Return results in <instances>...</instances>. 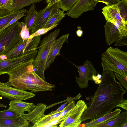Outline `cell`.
Segmentation results:
<instances>
[{
  "label": "cell",
  "mask_w": 127,
  "mask_h": 127,
  "mask_svg": "<svg viewBox=\"0 0 127 127\" xmlns=\"http://www.w3.org/2000/svg\"><path fill=\"white\" fill-rule=\"evenodd\" d=\"M21 116L17 112L9 109L0 111V119H13Z\"/></svg>",
  "instance_id": "4316f807"
},
{
  "label": "cell",
  "mask_w": 127,
  "mask_h": 127,
  "mask_svg": "<svg viewBox=\"0 0 127 127\" xmlns=\"http://www.w3.org/2000/svg\"><path fill=\"white\" fill-rule=\"evenodd\" d=\"M32 59L15 68L8 74L7 83L15 88L22 90H30L35 93L50 91L55 87L37 75L34 71Z\"/></svg>",
  "instance_id": "7a4b0ae2"
},
{
  "label": "cell",
  "mask_w": 127,
  "mask_h": 127,
  "mask_svg": "<svg viewBox=\"0 0 127 127\" xmlns=\"http://www.w3.org/2000/svg\"><path fill=\"white\" fill-rule=\"evenodd\" d=\"M36 8L35 4L31 5L29 9L27 11L25 15V17L23 20L24 23L29 29V31L35 21L37 12L35 9Z\"/></svg>",
  "instance_id": "44dd1931"
},
{
  "label": "cell",
  "mask_w": 127,
  "mask_h": 127,
  "mask_svg": "<svg viewBox=\"0 0 127 127\" xmlns=\"http://www.w3.org/2000/svg\"><path fill=\"white\" fill-rule=\"evenodd\" d=\"M59 24L54 25L48 28H42L38 30L34 33L30 35L29 38H32L33 37L38 35L44 34L50 30L56 27Z\"/></svg>",
  "instance_id": "4dcf8cb0"
},
{
  "label": "cell",
  "mask_w": 127,
  "mask_h": 127,
  "mask_svg": "<svg viewBox=\"0 0 127 127\" xmlns=\"http://www.w3.org/2000/svg\"><path fill=\"white\" fill-rule=\"evenodd\" d=\"M60 9L59 1L50 6L47 5L43 9L37 11L34 23L29 31L30 35L43 28L49 19Z\"/></svg>",
  "instance_id": "ba28073f"
},
{
  "label": "cell",
  "mask_w": 127,
  "mask_h": 127,
  "mask_svg": "<svg viewBox=\"0 0 127 127\" xmlns=\"http://www.w3.org/2000/svg\"><path fill=\"white\" fill-rule=\"evenodd\" d=\"M0 95L11 101L26 100L34 97L35 95L32 91L12 87L0 81Z\"/></svg>",
  "instance_id": "8fae6325"
},
{
  "label": "cell",
  "mask_w": 127,
  "mask_h": 127,
  "mask_svg": "<svg viewBox=\"0 0 127 127\" xmlns=\"http://www.w3.org/2000/svg\"><path fill=\"white\" fill-rule=\"evenodd\" d=\"M76 103L75 101L72 100L68 103V104L62 110L58 117L61 118L65 116L69 111L74 107Z\"/></svg>",
  "instance_id": "1f68e13d"
},
{
  "label": "cell",
  "mask_w": 127,
  "mask_h": 127,
  "mask_svg": "<svg viewBox=\"0 0 127 127\" xmlns=\"http://www.w3.org/2000/svg\"><path fill=\"white\" fill-rule=\"evenodd\" d=\"M84 100H80L66 115V117L60 124V127H78L82 121L81 117L87 108Z\"/></svg>",
  "instance_id": "8992f818"
},
{
  "label": "cell",
  "mask_w": 127,
  "mask_h": 127,
  "mask_svg": "<svg viewBox=\"0 0 127 127\" xmlns=\"http://www.w3.org/2000/svg\"><path fill=\"white\" fill-rule=\"evenodd\" d=\"M102 75L99 73H97V75H94L92 76V79L95 84H99L101 82Z\"/></svg>",
  "instance_id": "d590c367"
},
{
  "label": "cell",
  "mask_w": 127,
  "mask_h": 127,
  "mask_svg": "<svg viewBox=\"0 0 127 127\" xmlns=\"http://www.w3.org/2000/svg\"><path fill=\"white\" fill-rule=\"evenodd\" d=\"M60 29H57L46 35L40 43L36 58L33 63L34 71L43 80H45L44 72L47 60L54 42L59 34Z\"/></svg>",
  "instance_id": "277c9868"
},
{
  "label": "cell",
  "mask_w": 127,
  "mask_h": 127,
  "mask_svg": "<svg viewBox=\"0 0 127 127\" xmlns=\"http://www.w3.org/2000/svg\"><path fill=\"white\" fill-rule=\"evenodd\" d=\"M71 101H68L64 103L60 106V107L57 110L55 111H52L51 113L49 114L48 115H51L54 114L61 111L64 109L66 105Z\"/></svg>",
  "instance_id": "8d00e7d4"
},
{
  "label": "cell",
  "mask_w": 127,
  "mask_h": 127,
  "mask_svg": "<svg viewBox=\"0 0 127 127\" xmlns=\"http://www.w3.org/2000/svg\"><path fill=\"white\" fill-rule=\"evenodd\" d=\"M8 2V4L9 5L11 6V9L10 11V13H11V10L12 9V4L13 2V0H6Z\"/></svg>",
  "instance_id": "b9f144b4"
},
{
  "label": "cell",
  "mask_w": 127,
  "mask_h": 127,
  "mask_svg": "<svg viewBox=\"0 0 127 127\" xmlns=\"http://www.w3.org/2000/svg\"><path fill=\"white\" fill-rule=\"evenodd\" d=\"M104 27L105 41L107 45H110L117 40L120 34L118 29L110 22L106 21Z\"/></svg>",
  "instance_id": "2e32d148"
},
{
  "label": "cell",
  "mask_w": 127,
  "mask_h": 127,
  "mask_svg": "<svg viewBox=\"0 0 127 127\" xmlns=\"http://www.w3.org/2000/svg\"><path fill=\"white\" fill-rule=\"evenodd\" d=\"M41 35L33 37L30 40L26 48L27 52H28L36 50L41 42Z\"/></svg>",
  "instance_id": "484cf974"
},
{
  "label": "cell",
  "mask_w": 127,
  "mask_h": 127,
  "mask_svg": "<svg viewBox=\"0 0 127 127\" xmlns=\"http://www.w3.org/2000/svg\"><path fill=\"white\" fill-rule=\"evenodd\" d=\"M97 1L98 2L102 3L107 5H110L118 4L120 1V0H97Z\"/></svg>",
  "instance_id": "e575fe53"
},
{
  "label": "cell",
  "mask_w": 127,
  "mask_h": 127,
  "mask_svg": "<svg viewBox=\"0 0 127 127\" xmlns=\"http://www.w3.org/2000/svg\"><path fill=\"white\" fill-rule=\"evenodd\" d=\"M122 127H127V122H126L123 124Z\"/></svg>",
  "instance_id": "7bdbcfd3"
},
{
  "label": "cell",
  "mask_w": 127,
  "mask_h": 127,
  "mask_svg": "<svg viewBox=\"0 0 127 127\" xmlns=\"http://www.w3.org/2000/svg\"><path fill=\"white\" fill-rule=\"evenodd\" d=\"M12 13L23 9L24 7L39 2L43 0H12Z\"/></svg>",
  "instance_id": "7402d4cb"
},
{
  "label": "cell",
  "mask_w": 127,
  "mask_h": 127,
  "mask_svg": "<svg viewBox=\"0 0 127 127\" xmlns=\"http://www.w3.org/2000/svg\"><path fill=\"white\" fill-rule=\"evenodd\" d=\"M102 10V13L106 21L114 24L118 29L119 32H122L126 30L127 23L122 18L117 4L106 5L103 7Z\"/></svg>",
  "instance_id": "30bf717a"
},
{
  "label": "cell",
  "mask_w": 127,
  "mask_h": 127,
  "mask_svg": "<svg viewBox=\"0 0 127 127\" xmlns=\"http://www.w3.org/2000/svg\"><path fill=\"white\" fill-rule=\"evenodd\" d=\"M38 50L31 51L23 56L15 58L7 59L4 61L0 60V75L8 74L9 73L21 65L35 59Z\"/></svg>",
  "instance_id": "52a82bcc"
},
{
  "label": "cell",
  "mask_w": 127,
  "mask_h": 127,
  "mask_svg": "<svg viewBox=\"0 0 127 127\" xmlns=\"http://www.w3.org/2000/svg\"><path fill=\"white\" fill-rule=\"evenodd\" d=\"M26 9L23 8L7 15L0 17V32L7 27L9 23L18 15L24 12L26 13Z\"/></svg>",
  "instance_id": "603a6c76"
},
{
  "label": "cell",
  "mask_w": 127,
  "mask_h": 127,
  "mask_svg": "<svg viewBox=\"0 0 127 127\" xmlns=\"http://www.w3.org/2000/svg\"><path fill=\"white\" fill-rule=\"evenodd\" d=\"M61 0H45V2L49 6L60 1Z\"/></svg>",
  "instance_id": "ab89813d"
},
{
  "label": "cell",
  "mask_w": 127,
  "mask_h": 127,
  "mask_svg": "<svg viewBox=\"0 0 127 127\" xmlns=\"http://www.w3.org/2000/svg\"><path fill=\"white\" fill-rule=\"evenodd\" d=\"M117 4L122 18L125 22L127 23V0L120 1Z\"/></svg>",
  "instance_id": "83f0119b"
},
{
  "label": "cell",
  "mask_w": 127,
  "mask_h": 127,
  "mask_svg": "<svg viewBox=\"0 0 127 127\" xmlns=\"http://www.w3.org/2000/svg\"><path fill=\"white\" fill-rule=\"evenodd\" d=\"M47 105L43 103H38L34 109L28 114H22L21 116L29 122L33 124L40 119L44 117Z\"/></svg>",
  "instance_id": "5bb4252c"
},
{
  "label": "cell",
  "mask_w": 127,
  "mask_h": 127,
  "mask_svg": "<svg viewBox=\"0 0 127 127\" xmlns=\"http://www.w3.org/2000/svg\"><path fill=\"white\" fill-rule=\"evenodd\" d=\"M69 35V34L67 33L55 39L47 60L46 69L49 68L50 65L54 62L56 57L60 55L61 49L64 43L68 41Z\"/></svg>",
  "instance_id": "4fadbf2b"
},
{
  "label": "cell",
  "mask_w": 127,
  "mask_h": 127,
  "mask_svg": "<svg viewBox=\"0 0 127 127\" xmlns=\"http://www.w3.org/2000/svg\"><path fill=\"white\" fill-rule=\"evenodd\" d=\"M0 127H3L1 125V124L0 123Z\"/></svg>",
  "instance_id": "ee69618b"
},
{
  "label": "cell",
  "mask_w": 127,
  "mask_h": 127,
  "mask_svg": "<svg viewBox=\"0 0 127 127\" xmlns=\"http://www.w3.org/2000/svg\"><path fill=\"white\" fill-rule=\"evenodd\" d=\"M115 77L120 82L122 85L127 90V77H125L118 74L114 72Z\"/></svg>",
  "instance_id": "d6a6232c"
},
{
  "label": "cell",
  "mask_w": 127,
  "mask_h": 127,
  "mask_svg": "<svg viewBox=\"0 0 127 127\" xmlns=\"http://www.w3.org/2000/svg\"><path fill=\"white\" fill-rule=\"evenodd\" d=\"M117 107H121L126 110H127V100L124 99L118 105Z\"/></svg>",
  "instance_id": "74e56055"
},
{
  "label": "cell",
  "mask_w": 127,
  "mask_h": 127,
  "mask_svg": "<svg viewBox=\"0 0 127 127\" xmlns=\"http://www.w3.org/2000/svg\"><path fill=\"white\" fill-rule=\"evenodd\" d=\"M31 39L29 38L26 40L22 39L18 45L5 54L7 59L19 57L29 52H26V48Z\"/></svg>",
  "instance_id": "d6986e66"
},
{
  "label": "cell",
  "mask_w": 127,
  "mask_h": 127,
  "mask_svg": "<svg viewBox=\"0 0 127 127\" xmlns=\"http://www.w3.org/2000/svg\"><path fill=\"white\" fill-rule=\"evenodd\" d=\"M101 81L94 95L86 104L88 108L81 118L82 121L96 120L112 111L124 99L127 92L116 80L114 73L103 71Z\"/></svg>",
  "instance_id": "6da1fadb"
},
{
  "label": "cell",
  "mask_w": 127,
  "mask_h": 127,
  "mask_svg": "<svg viewBox=\"0 0 127 127\" xmlns=\"http://www.w3.org/2000/svg\"><path fill=\"white\" fill-rule=\"evenodd\" d=\"M3 127H28L29 122L21 116L13 119H0Z\"/></svg>",
  "instance_id": "ffe728a7"
},
{
  "label": "cell",
  "mask_w": 127,
  "mask_h": 127,
  "mask_svg": "<svg viewBox=\"0 0 127 127\" xmlns=\"http://www.w3.org/2000/svg\"><path fill=\"white\" fill-rule=\"evenodd\" d=\"M62 111L54 114L45 115L44 117L38 120L32 127H42L43 126L49 123L53 119L58 117L60 115Z\"/></svg>",
  "instance_id": "d4e9b609"
},
{
  "label": "cell",
  "mask_w": 127,
  "mask_h": 127,
  "mask_svg": "<svg viewBox=\"0 0 127 127\" xmlns=\"http://www.w3.org/2000/svg\"><path fill=\"white\" fill-rule=\"evenodd\" d=\"M2 97H0V99H2Z\"/></svg>",
  "instance_id": "f6af8a7d"
},
{
  "label": "cell",
  "mask_w": 127,
  "mask_h": 127,
  "mask_svg": "<svg viewBox=\"0 0 127 127\" xmlns=\"http://www.w3.org/2000/svg\"><path fill=\"white\" fill-rule=\"evenodd\" d=\"M97 0H78L72 8L65 13L71 18H77L84 12L93 10Z\"/></svg>",
  "instance_id": "7c38bea8"
},
{
  "label": "cell",
  "mask_w": 127,
  "mask_h": 127,
  "mask_svg": "<svg viewBox=\"0 0 127 127\" xmlns=\"http://www.w3.org/2000/svg\"><path fill=\"white\" fill-rule=\"evenodd\" d=\"M121 111L120 108L116 109L114 111L107 114L102 117L91 121L80 124L78 127H95L97 125L111 119L117 117L121 113Z\"/></svg>",
  "instance_id": "ac0fdd59"
},
{
  "label": "cell",
  "mask_w": 127,
  "mask_h": 127,
  "mask_svg": "<svg viewBox=\"0 0 127 127\" xmlns=\"http://www.w3.org/2000/svg\"><path fill=\"white\" fill-rule=\"evenodd\" d=\"M8 109L17 112L21 115L25 111L29 113L35 108L36 105L33 103L24 102L22 100H14L10 102Z\"/></svg>",
  "instance_id": "9a60e30c"
},
{
  "label": "cell",
  "mask_w": 127,
  "mask_h": 127,
  "mask_svg": "<svg viewBox=\"0 0 127 127\" xmlns=\"http://www.w3.org/2000/svg\"><path fill=\"white\" fill-rule=\"evenodd\" d=\"M78 0H61L59 1L60 8L64 11L70 10Z\"/></svg>",
  "instance_id": "f1b7e54d"
},
{
  "label": "cell",
  "mask_w": 127,
  "mask_h": 127,
  "mask_svg": "<svg viewBox=\"0 0 127 127\" xmlns=\"http://www.w3.org/2000/svg\"><path fill=\"white\" fill-rule=\"evenodd\" d=\"M78 30L76 31V34L78 37H80L82 36L83 33V31L81 30V27L78 26L77 27Z\"/></svg>",
  "instance_id": "f35d334b"
},
{
  "label": "cell",
  "mask_w": 127,
  "mask_h": 127,
  "mask_svg": "<svg viewBox=\"0 0 127 127\" xmlns=\"http://www.w3.org/2000/svg\"><path fill=\"white\" fill-rule=\"evenodd\" d=\"M127 122V111L123 112L116 117L97 125L95 127H122Z\"/></svg>",
  "instance_id": "e0dca14e"
},
{
  "label": "cell",
  "mask_w": 127,
  "mask_h": 127,
  "mask_svg": "<svg viewBox=\"0 0 127 127\" xmlns=\"http://www.w3.org/2000/svg\"><path fill=\"white\" fill-rule=\"evenodd\" d=\"M7 59L6 56L5 55L3 54L0 56V60L1 61H4Z\"/></svg>",
  "instance_id": "60d3db41"
},
{
  "label": "cell",
  "mask_w": 127,
  "mask_h": 127,
  "mask_svg": "<svg viewBox=\"0 0 127 127\" xmlns=\"http://www.w3.org/2000/svg\"><path fill=\"white\" fill-rule=\"evenodd\" d=\"M78 69L79 77L76 76L75 82L81 89L88 87V82L93 81L92 76L96 75L97 71L92 63L88 60H86L83 65L78 66L73 64Z\"/></svg>",
  "instance_id": "9c48e42d"
},
{
  "label": "cell",
  "mask_w": 127,
  "mask_h": 127,
  "mask_svg": "<svg viewBox=\"0 0 127 127\" xmlns=\"http://www.w3.org/2000/svg\"><path fill=\"white\" fill-rule=\"evenodd\" d=\"M20 25L21 29L20 32V35L23 40H26L30 36L29 29L23 22H20Z\"/></svg>",
  "instance_id": "f546056e"
},
{
  "label": "cell",
  "mask_w": 127,
  "mask_h": 127,
  "mask_svg": "<svg viewBox=\"0 0 127 127\" xmlns=\"http://www.w3.org/2000/svg\"><path fill=\"white\" fill-rule=\"evenodd\" d=\"M127 45V36H120L115 42L114 45L122 46Z\"/></svg>",
  "instance_id": "836d02e7"
},
{
  "label": "cell",
  "mask_w": 127,
  "mask_h": 127,
  "mask_svg": "<svg viewBox=\"0 0 127 127\" xmlns=\"http://www.w3.org/2000/svg\"><path fill=\"white\" fill-rule=\"evenodd\" d=\"M64 11L61 10L55 13L48 19L43 28H48L57 24H59L65 17Z\"/></svg>",
  "instance_id": "cb8c5ba5"
},
{
  "label": "cell",
  "mask_w": 127,
  "mask_h": 127,
  "mask_svg": "<svg viewBox=\"0 0 127 127\" xmlns=\"http://www.w3.org/2000/svg\"><path fill=\"white\" fill-rule=\"evenodd\" d=\"M103 71H111L127 77V52L118 47H110L101 56Z\"/></svg>",
  "instance_id": "3957f363"
},
{
  "label": "cell",
  "mask_w": 127,
  "mask_h": 127,
  "mask_svg": "<svg viewBox=\"0 0 127 127\" xmlns=\"http://www.w3.org/2000/svg\"><path fill=\"white\" fill-rule=\"evenodd\" d=\"M20 23L18 20L0 32V56L6 54L22 40Z\"/></svg>",
  "instance_id": "5b68a950"
}]
</instances>
